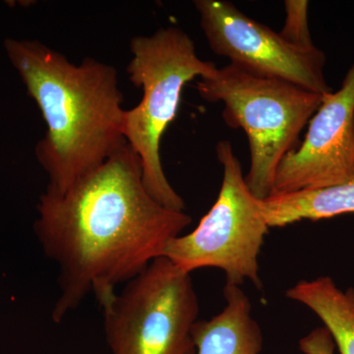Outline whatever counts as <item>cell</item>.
Segmentation results:
<instances>
[{
    "label": "cell",
    "mask_w": 354,
    "mask_h": 354,
    "mask_svg": "<svg viewBox=\"0 0 354 354\" xmlns=\"http://www.w3.org/2000/svg\"><path fill=\"white\" fill-rule=\"evenodd\" d=\"M194 6L209 48L216 55L227 57L230 64L254 75L288 81L321 95L333 92L324 73L325 53L317 46H292L232 2L196 0Z\"/></svg>",
    "instance_id": "cell-7"
},
{
    "label": "cell",
    "mask_w": 354,
    "mask_h": 354,
    "mask_svg": "<svg viewBox=\"0 0 354 354\" xmlns=\"http://www.w3.org/2000/svg\"><path fill=\"white\" fill-rule=\"evenodd\" d=\"M196 88L205 101L223 102L228 127L245 133L250 149L245 181L254 196L267 199L281 160L299 145L300 133L320 108L324 95L230 64L200 79Z\"/></svg>",
    "instance_id": "cell-4"
},
{
    "label": "cell",
    "mask_w": 354,
    "mask_h": 354,
    "mask_svg": "<svg viewBox=\"0 0 354 354\" xmlns=\"http://www.w3.org/2000/svg\"><path fill=\"white\" fill-rule=\"evenodd\" d=\"M309 2L306 0H286V22L279 32L281 38L292 46L301 48H313L308 23Z\"/></svg>",
    "instance_id": "cell-12"
},
{
    "label": "cell",
    "mask_w": 354,
    "mask_h": 354,
    "mask_svg": "<svg viewBox=\"0 0 354 354\" xmlns=\"http://www.w3.org/2000/svg\"><path fill=\"white\" fill-rule=\"evenodd\" d=\"M127 66L130 81L142 88L143 97L127 109L123 135L141 162L147 190L160 204L183 212L185 202L167 180L160 160V140L176 118L184 86L196 77L208 78L218 69L198 57L194 41L177 27L160 28L130 43Z\"/></svg>",
    "instance_id": "cell-3"
},
{
    "label": "cell",
    "mask_w": 354,
    "mask_h": 354,
    "mask_svg": "<svg viewBox=\"0 0 354 354\" xmlns=\"http://www.w3.org/2000/svg\"><path fill=\"white\" fill-rule=\"evenodd\" d=\"M286 297L308 307L329 330L341 354H354V288L342 290L330 277L299 281Z\"/></svg>",
    "instance_id": "cell-10"
},
{
    "label": "cell",
    "mask_w": 354,
    "mask_h": 354,
    "mask_svg": "<svg viewBox=\"0 0 354 354\" xmlns=\"http://www.w3.org/2000/svg\"><path fill=\"white\" fill-rule=\"evenodd\" d=\"M4 48L46 124L36 146L46 190L64 192L127 144L118 71L94 58L73 64L38 41L9 38Z\"/></svg>",
    "instance_id": "cell-2"
},
{
    "label": "cell",
    "mask_w": 354,
    "mask_h": 354,
    "mask_svg": "<svg viewBox=\"0 0 354 354\" xmlns=\"http://www.w3.org/2000/svg\"><path fill=\"white\" fill-rule=\"evenodd\" d=\"M308 124L304 141L281 160L272 195L323 189L353 178L354 64L341 88L324 95Z\"/></svg>",
    "instance_id": "cell-8"
},
{
    "label": "cell",
    "mask_w": 354,
    "mask_h": 354,
    "mask_svg": "<svg viewBox=\"0 0 354 354\" xmlns=\"http://www.w3.org/2000/svg\"><path fill=\"white\" fill-rule=\"evenodd\" d=\"M216 156L223 174L215 204L195 230L171 239L162 256L188 274L215 268L225 272L227 285L249 281L261 290L259 256L270 230L262 200L249 189L230 141L218 142Z\"/></svg>",
    "instance_id": "cell-6"
},
{
    "label": "cell",
    "mask_w": 354,
    "mask_h": 354,
    "mask_svg": "<svg viewBox=\"0 0 354 354\" xmlns=\"http://www.w3.org/2000/svg\"><path fill=\"white\" fill-rule=\"evenodd\" d=\"M223 297L225 305L220 313L195 325L196 354H261L262 330L248 295L241 286L225 283Z\"/></svg>",
    "instance_id": "cell-9"
},
{
    "label": "cell",
    "mask_w": 354,
    "mask_h": 354,
    "mask_svg": "<svg viewBox=\"0 0 354 354\" xmlns=\"http://www.w3.org/2000/svg\"><path fill=\"white\" fill-rule=\"evenodd\" d=\"M99 304L111 353L196 354V290L191 274L164 256Z\"/></svg>",
    "instance_id": "cell-5"
},
{
    "label": "cell",
    "mask_w": 354,
    "mask_h": 354,
    "mask_svg": "<svg viewBox=\"0 0 354 354\" xmlns=\"http://www.w3.org/2000/svg\"><path fill=\"white\" fill-rule=\"evenodd\" d=\"M304 354H335V344L326 327L316 328L299 341Z\"/></svg>",
    "instance_id": "cell-13"
},
{
    "label": "cell",
    "mask_w": 354,
    "mask_h": 354,
    "mask_svg": "<svg viewBox=\"0 0 354 354\" xmlns=\"http://www.w3.org/2000/svg\"><path fill=\"white\" fill-rule=\"evenodd\" d=\"M35 230L58 269L53 321L60 323L93 293L97 302L162 257L192 223L147 190L141 162L125 144L62 193L39 197Z\"/></svg>",
    "instance_id": "cell-1"
},
{
    "label": "cell",
    "mask_w": 354,
    "mask_h": 354,
    "mask_svg": "<svg viewBox=\"0 0 354 354\" xmlns=\"http://www.w3.org/2000/svg\"><path fill=\"white\" fill-rule=\"evenodd\" d=\"M271 227H283L304 220L320 221L354 213V177L348 183L288 194L272 195L261 201Z\"/></svg>",
    "instance_id": "cell-11"
}]
</instances>
